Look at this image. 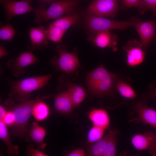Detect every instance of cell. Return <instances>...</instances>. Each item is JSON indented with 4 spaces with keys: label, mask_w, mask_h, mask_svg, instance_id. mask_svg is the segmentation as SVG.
Instances as JSON below:
<instances>
[{
    "label": "cell",
    "mask_w": 156,
    "mask_h": 156,
    "mask_svg": "<svg viewBox=\"0 0 156 156\" xmlns=\"http://www.w3.org/2000/svg\"><path fill=\"white\" fill-rule=\"evenodd\" d=\"M51 96L50 94L38 96L35 99H28L18 104H15V102L8 98L4 102L5 104L8 109L12 112L14 117V122L10 131V135L14 137L24 138L26 127L32 115L34 105L39 101L49 99Z\"/></svg>",
    "instance_id": "6da1fadb"
},
{
    "label": "cell",
    "mask_w": 156,
    "mask_h": 156,
    "mask_svg": "<svg viewBox=\"0 0 156 156\" xmlns=\"http://www.w3.org/2000/svg\"><path fill=\"white\" fill-rule=\"evenodd\" d=\"M53 74L28 77L18 81L5 79L11 88L8 99L14 102H21L28 100L33 92L47 85Z\"/></svg>",
    "instance_id": "7a4b0ae2"
},
{
    "label": "cell",
    "mask_w": 156,
    "mask_h": 156,
    "mask_svg": "<svg viewBox=\"0 0 156 156\" xmlns=\"http://www.w3.org/2000/svg\"><path fill=\"white\" fill-rule=\"evenodd\" d=\"M117 76L100 64L87 74L85 83L89 90L94 95H105L112 92Z\"/></svg>",
    "instance_id": "3957f363"
},
{
    "label": "cell",
    "mask_w": 156,
    "mask_h": 156,
    "mask_svg": "<svg viewBox=\"0 0 156 156\" xmlns=\"http://www.w3.org/2000/svg\"><path fill=\"white\" fill-rule=\"evenodd\" d=\"M79 0H59L51 3L48 8L40 6L35 10V21L37 24L47 21L57 19L68 12L80 3Z\"/></svg>",
    "instance_id": "277c9868"
},
{
    "label": "cell",
    "mask_w": 156,
    "mask_h": 156,
    "mask_svg": "<svg viewBox=\"0 0 156 156\" xmlns=\"http://www.w3.org/2000/svg\"><path fill=\"white\" fill-rule=\"evenodd\" d=\"M138 18L133 17L129 20L125 21H114L104 17L89 15L85 20L86 25L92 34L96 35L99 32L109 31L112 29L123 30L140 22Z\"/></svg>",
    "instance_id": "5b68a950"
},
{
    "label": "cell",
    "mask_w": 156,
    "mask_h": 156,
    "mask_svg": "<svg viewBox=\"0 0 156 156\" xmlns=\"http://www.w3.org/2000/svg\"><path fill=\"white\" fill-rule=\"evenodd\" d=\"M55 51L59 54L50 60L49 62L55 69L56 71L62 72L70 75L80 67L79 62L76 52H69L66 46L64 44H58Z\"/></svg>",
    "instance_id": "8992f818"
},
{
    "label": "cell",
    "mask_w": 156,
    "mask_h": 156,
    "mask_svg": "<svg viewBox=\"0 0 156 156\" xmlns=\"http://www.w3.org/2000/svg\"><path fill=\"white\" fill-rule=\"evenodd\" d=\"M119 0H93L87 10L89 15L114 17L118 10Z\"/></svg>",
    "instance_id": "52a82bcc"
},
{
    "label": "cell",
    "mask_w": 156,
    "mask_h": 156,
    "mask_svg": "<svg viewBox=\"0 0 156 156\" xmlns=\"http://www.w3.org/2000/svg\"><path fill=\"white\" fill-rule=\"evenodd\" d=\"M39 62L31 52L27 51L21 53L15 59L8 60L6 66L14 76L19 77L25 74V68Z\"/></svg>",
    "instance_id": "ba28073f"
},
{
    "label": "cell",
    "mask_w": 156,
    "mask_h": 156,
    "mask_svg": "<svg viewBox=\"0 0 156 156\" xmlns=\"http://www.w3.org/2000/svg\"><path fill=\"white\" fill-rule=\"evenodd\" d=\"M30 1L21 0H0L5 12L6 20L10 21L14 16L35 11Z\"/></svg>",
    "instance_id": "9c48e42d"
},
{
    "label": "cell",
    "mask_w": 156,
    "mask_h": 156,
    "mask_svg": "<svg viewBox=\"0 0 156 156\" xmlns=\"http://www.w3.org/2000/svg\"><path fill=\"white\" fill-rule=\"evenodd\" d=\"M125 53L126 63L130 67L139 65L143 62L145 57V51L140 42L136 39L130 40L122 47Z\"/></svg>",
    "instance_id": "30bf717a"
},
{
    "label": "cell",
    "mask_w": 156,
    "mask_h": 156,
    "mask_svg": "<svg viewBox=\"0 0 156 156\" xmlns=\"http://www.w3.org/2000/svg\"><path fill=\"white\" fill-rule=\"evenodd\" d=\"M133 146L139 151L147 150L151 155H156V135L151 131L144 133H138L132 138Z\"/></svg>",
    "instance_id": "8fae6325"
},
{
    "label": "cell",
    "mask_w": 156,
    "mask_h": 156,
    "mask_svg": "<svg viewBox=\"0 0 156 156\" xmlns=\"http://www.w3.org/2000/svg\"><path fill=\"white\" fill-rule=\"evenodd\" d=\"M29 35L31 43L27 46L29 50H42L49 44L47 30L43 26L31 27L29 30Z\"/></svg>",
    "instance_id": "7c38bea8"
},
{
    "label": "cell",
    "mask_w": 156,
    "mask_h": 156,
    "mask_svg": "<svg viewBox=\"0 0 156 156\" xmlns=\"http://www.w3.org/2000/svg\"><path fill=\"white\" fill-rule=\"evenodd\" d=\"M134 26L140 36L142 47L145 51L155 35V22L153 20L140 21L135 24Z\"/></svg>",
    "instance_id": "4fadbf2b"
},
{
    "label": "cell",
    "mask_w": 156,
    "mask_h": 156,
    "mask_svg": "<svg viewBox=\"0 0 156 156\" xmlns=\"http://www.w3.org/2000/svg\"><path fill=\"white\" fill-rule=\"evenodd\" d=\"M54 107L57 112L68 114L73 111L75 107L67 90L54 96Z\"/></svg>",
    "instance_id": "5bb4252c"
},
{
    "label": "cell",
    "mask_w": 156,
    "mask_h": 156,
    "mask_svg": "<svg viewBox=\"0 0 156 156\" xmlns=\"http://www.w3.org/2000/svg\"><path fill=\"white\" fill-rule=\"evenodd\" d=\"M134 109L143 123L151 125L156 129V109L149 107L142 101L136 103Z\"/></svg>",
    "instance_id": "9a60e30c"
},
{
    "label": "cell",
    "mask_w": 156,
    "mask_h": 156,
    "mask_svg": "<svg viewBox=\"0 0 156 156\" xmlns=\"http://www.w3.org/2000/svg\"><path fill=\"white\" fill-rule=\"evenodd\" d=\"M118 37L109 31H105L97 33L93 39L94 44L101 48H108L114 51L118 50L116 47Z\"/></svg>",
    "instance_id": "2e32d148"
},
{
    "label": "cell",
    "mask_w": 156,
    "mask_h": 156,
    "mask_svg": "<svg viewBox=\"0 0 156 156\" xmlns=\"http://www.w3.org/2000/svg\"><path fill=\"white\" fill-rule=\"evenodd\" d=\"M88 117L93 125L105 130L109 129L110 123V118L108 112L104 109H93L89 113Z\"/></svg>",
    "instance_id": "e0dca14e"
},
{
    "label": "cell",
    "mask_w": 156,
    "mask_h": 156,
    "mask_svg": "<svg viewBox=\"0 0 156 156\" xmlns=\"http://www.w3.org/2000/svg\"><path fill=\"white\" fill-rule=\"evenodd\" d=\"M47 132V130L44 127L39 125L36 122H34L29 132V138L40 149H43L46 146L44 140Z\"/></svg>",
    "instance_id": "ac0fdd59"
},
{
    "label": "cell",
    "mask_w": 156,
    "mask_h": 156,
    "mask_svg": "<svg viewBox=\"0 0 156 156\" xmlns=\"http://www.w3.org/2000/svg\"><path fill=\"white\" fill-rule=\"evenodd\" d=\"M65 83L75 107L86 98L87 95L86 90L84 88L70 81H65Z\"/></svg>",
    "instance_id": "d6986e66"
},
{
    "label": "cell",
    "mask_w": 156,
    "mask_h": 156,
    "mask_svg": "<svg viewBox=\"0 0 156 156\" xmlns=\"http://www.w3.org/2000/svg\"><path fill=\"white\" fill-rule=\"evenodd\" d=\"M7 126L3 121L0 120V138L7 147L8 154L10 156H17L19 153L18 147L12 143Z\"/></svg>",
    "instance_id": "ffe728a7"
},
{
    "label": "cell",
    "mask_w": 156,
    "mask_h": 156,
    "mask_svg": "<svg viewBox=\"0 0 156 156\" xmlns=\"http://www.w3.org/2000/svg\"><path fill=\"white\" fill-rule=\"evenodd\" d=\"M43 101H40L36 103L32 108V115L38 122L47 119L50 114L49 106Z\"/></svg>",
    "instance_id": "44dd1931"
},
{
    "label": "cell",
    "mask_w": 156,
    "mask_h": 156,
    "mask_svg": "<svg viewBox=\"0 0 156 156\" xmlns=\"http://www.w3.org/2000/svg\"><path fill=\"white\" fill-rule=\"evenodd\" d=\"M109 135L108 132L105 136L99 140L88 144V145L86 149L88 155L102 156Z\"/></svg>",
    "instance_id": "7402d4cb"
},
{
    "label": "cell",
    "mask_w": 156,
    "mask_h": 156,
    "mask_svg": "<svg viewBox=\"0 0 156 156\" xmlns=\"http://www.w3.org/2000/svg\"><path fill=\"white\" fill-rule=\"evenodd\" d=\"M109 135L107 142L102 156L116 155V149L117 137L118 130L116 129L109 131Z\"/></svg>",
    "instance_id": "603a6c76"
},
{
    "label": "cell",
    "mask_w": 156,
    "mask_h": 156,
    "mask_svg": "<svg viewBox=\"0 0 156 156\" xmlns=\"http://www.w3.org/2000/svg\"><path fill=\"white\" fill-rule=\"evenodd\" d=\"M79 21V16L73 14L60 17L51 23L66 32L71 26L76 24Z\"/></svg>",
    "instance_id": "cb8c5ba5"
},
{
    "label": "cell",
    "mask_w": 156,
    "mask_h": 156,
    "mask_svg": "<svg viewBox=\"0 0 156 156\" xmlns=\"http://www.w3.org/2000/svg\"><path fill=\"white\" fill-rule=\"evenodd\" d=\"M115 87L117 91L124 98L133 99L137 96L134 90L127 83L119 79L116 81Z\"/></svg>",
    "instance_id": "d4e9b609"
},
{
    "label": "cell",
    "mask_w": 156,
    "mask_h": 156,
    "mask_svg": "<svg viewBox=\"0 0 156 156\" xmlns=\"http://www.w3.org/2000/svg\"><path fill=\"white\" fill-rule=\"evenodd\" d=\"M48 39L55 43H60L65 31L51 23L47 29Z\"/></svg>",
    "instance_id": "484cf974"
},
{
    "label": "cell",
    "mask_w": 156,
    "mask_h": 156,
    "mask_svg": "<svg viewBox=\"0 0 156 156\" xmlns=\"http://www.w3.org/2000/svg\"><path fill=\"white\" fill-rule=\"evenodd\" d=\"M105 129L93 125L89 129L87 135V144L99 140L103 137Z\"/></svg>",
    "instance_id": "4316f807"
},
{
    "label": "cell",
    "mask_w": 156,
    "mask_h": 156,
    "mask_svg": "<svg viewBox=\"0 0 156 156\" xmlns=\"http://www.w3.org/2000/svg\"><path fill=\"white\" fill-rule=\"evenodd\" d=\"M16 34L15 29L9 23L0 28V39L1 40L12 42Z\"/></svg>",
    "instance_id": "83f0119b"
},
{
    "label": "cell",
    "mask_w": 156,
    "mask_h": 156,
    "mask_svg": "<svg viewBox=\"0 0 156 156\" xmlns=\"http://www.w3.org/2000/svg\"><path fill=\"white\" fill-rule=\"evenodd\" d=\"M122 3L123 7L125 8H138L141 13L145 10L142 0H122Z\"/></svg>",
    "instance_id": "f1b7e54d"
},
{
    "label": "cell",
    "mask_w": 156,
    "mask_h": 156,
    "mask_svg": "<svg viewBox=\"0 0 156 156\" xmlns=\"http://www.w3.org/2000/svg\"><path fill=\"white\" fill-rule=\"evenodd\" d=\"M25 154L28 156H47L48 155L34 147L32 144H30L27 148Z\"/></svg>",
    "instance_id": "f546056e"
},
{
    "label": "cell",
    "mask_w": 156,
    "mask_h": 156,
    "mask_svg": "<svg viewBox=\"0 0 156 156\" xmlns=\"http://www.w3.org/2000/svg\"><path fill=\"white\" fill-rule=\"evenodd\" d=\"M2 121L7 126H12L14 122V117L13 113L11 110H8Z\"/></svg>",
    "instance_id": "4dcf8cb0"
},
{
    "label": "cell",
    "mask_w": 156,
    "mask_h": 156,
    "mask_svg": "<svg viewBox=\"0 0 156 156\" xmlns=\"http://www.w3.org/2000/svg\"><path fill=\"white\" fill-rule=\"evenodd\" d=\"M145 10H151L156 12V0H142Z\"/></svg>",
    "instance_id": "1f68e13d"
},
{
    "label": "cell",
    "mask_w": 156,
    "mask_h": 156,
    "mask_svg": "<svg viewBox=\"0 0 156 156\" xmlns=\"http://www.w3.org/2000/svg\"><path fill=\"white\" fill-rule=\"evenodd\" d=\"M86 153L82 148H78L73 151L66 155L67 156H85Z\"/></svg>",
    "instance_id": "d6a6232c"
},
{
    "label": "cell",
    "mask_w": 156,
    "mask_h": 156,
    "mask_svg": "<svg viewBox=\"0 0 156 156\" xmlns=\"http://www.w3.org/2000/svg\"><path fill=\"white\" fill-rule=\"evenodd\" d=\"M7 111L2 104L0 105V120H3L7 112Z\"/></svg>",
    "instance_id": "836d02e7"
},
{
    "label": "cell",
    "mask_w": 156,
    "mask_h": 156,
    "mask_svg": "<svg viewBox=\"0 0 156 156\" xmlns=\"http://www.w3.org/2000/svg\"><path fill=\"white\" fill-rule=\"evenodd\" d=\"M9 54V52L6 50L4 47L3 45L0 46V57H1Z\"/></svg>",
    "instance_id": "e575fe53"
},
{
    "label": "cell",
    "mask_w": 156,
    "mask_h": 156,
    "mask_svg": "<svg viewBox=\"0 0 156 156\" xmlns=\"http://www.w3.org/2000/svg\"><path fill=\"white\" fill-rule=\"evenodd\" d=\"M150 92L152 96L156 99V87L151 90Z\"/></svg>",
    "instance_id": "d590c367"
},
{
    "label": "cell",
    "mask_w": 156,
    "mask_h": 156,
    "mask_svg": "<svg viewBox=\"0 0 156 156\" xmlns=\"http://www.w3.org/2000/svg\"><path fill=\"white\" fill-rule=\"evenodd\" d=\"M23 1H31L32 0H22ZM40 1H41L42 2H43L44 3H48V2H52L54 0H39Z\"/></svg>",
    "instance_id": "8d00e7d4"
}]
</instances>
